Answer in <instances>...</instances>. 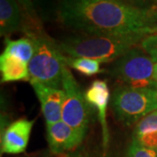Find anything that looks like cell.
Listing matches in <instances>:
<instances>
[{
	"mask_svg": "<svg viewBox=\"0 0 157 157\" xmlns=\"http://www.w3.org/2000/svg\"><path fill=\"white\" fill-rule=\"evenodd\" d=\"M35 121L19 119L4 128L1 135V154L18 155L25 151Z\"/></svg>",
	"mask_w": 157,
	"mask_h": 157,
	"instance_id": "cell-7",
	"label": "cell"
},
{
	"mask_svg": "<svg viewBox=\"0 0 157 157\" xmlns=\"http://www.w3.org/2000/svg\"><path fill=\"white\" fill-rule=\"evenodd\" d=\"M155 132H157V110L147 114L136 123L134 137H139Z\"/></svg>",
	"mask_w": 157,
	"mask_h": 157,
	"instance_id": "cell-16",
	"label": "cell"
},
{
	"mask_svg": "<svg viewBox=\"0 0 157 157\" xmlns=\"http://www.w3.org/2000/svg\"><path fill=\"white\" fill-rule=\"evenodd\" d=\"M140 47L145 51L147 54L150 57L152 60L157 62V33L148 34L140 42Z\"/></svg>",
	"mask_w": 157,
	"mask_h": 157,
	"instance_id": "cell-18",
	"label": "cell"
},
{
	"mask_svg": "<svg viewBox=\"0 0 157 157\" xmlns=\"http://www.w3.org/2000/svg\"><path fill=\"white\" fill-rule=\"evenodd\" d=\"M86 134L73 128L59 121L46 126V139L50 150L54 155H60L73 150L82 142Z\"/></svg>",
	"mask_w": 157,
	"mask_h": 157,
	"instance_id": "cell-8",
	"label": "cell"
},
{
	"mask_svg": "<svg viewBox=\"0 0 157 157\" xmlns=\"http://www.w3.org/2000/svg\"><path fill=\"white\" fill-rule=\"evenodd\" d=\"M34 47L33 40L26 37L21 39L12 40V39H6V46L3 53L15 57L21 61L29 64L32 58L33 57Z\"/></svg>",
	"mask_w": 157,
	"mask_h": 157,
	"instance_id": "cell-13",
	"label": "cell"
},
{
	"mask_svg": "<svg viewBox=\"0 0 157 157\" xmlns=\"http://www.w3.org/2000/svg\"><path fill=\"white\" fill-rule=\"evenodd\" d=\"M40 28L25 31L33 40V57L28 64L30 82H39L56 88H61L63 69L66 56L58 43L50 39Z\"/></svg>",
	"mask_w": 157,
	"mask_h": 157,
	"instance_id": "cell-3",
	"label": "cell"
},
{
	"mask_svg": "<svg viewBox=\"0 0 157 157\" xmlns=\"http://www.w3.org/2000/svg\"><path fill=\"white\" fill-rule=\"evenodd\" d=\"M78 1H81V0H61V3H74Z\"/></svg>",
	"mask_w": 157,
	"mask_h": 157,
	"instance_id": "cell-22",
	"label": "cell"
},
{
	"mask_svg": "<svg viewBox=\"0 0 157 157\" xmlns=\"http://www.w3.org/2000/svg\"><path fill=\"white\" fill-rule=\"evenodd\" d=\"M111 107L114 116L121 123L127 126L137 123L157 110V89L119 86L113 93Z\"/></svg>",
	"mask_w": 157,
	"mask_h": 157,
	"instance_id": "cell-4",
	"label": "cell"
},
{
	"mask_svg": "<svg viewBox=\"0 0 157 157\" xmlns=\"http://www.w3.org/2000/svg\"><path fill=\"white\" fill-rule=\"evenodd\" d=\"M157 33V30H156V32H155V33Z\"/></svg>",
	"mask_w": 157,
	"mask_h": 157,
	"instance_id": "cell-23",
	"label": "cell"
},
{
	"mask_svg": "<svg viewBox=\"0 0 157 157\" xmlns=\"http://www.w3.org/2000/svg\"><path fill=\"white\" fill-rule=\"evenodd\" d=\"M66 63L68 67L75 69L86 76H93L101 73V62L86 58H71L66 56Z\"/></svg>",
	"mask_w": 157,
	"mask_h": 157,
	"instance_id": "cell-14",
	"label": "cell"
},
{
	"mask_svg": "<svg viewBox=\"0 0 157 157\" xmlns=\"http://www.w3.org/2000/svg\"><path fill=\"white\" fill-rule=\"evenodd\" d=\"M24 15L17 0H0V34L7 36L17 31Z\"/></svg>",
	"mask_w": 157,
	"mask_h": 157,
	"instance_id": "cell-11",
	"label": "cell"
},
{
	"mask_svg": "<svg viewBox=\"0 0 157 157\" xmlns=\"http://www.w3.org/2000/svg\"><path fill=\"white\" fill-rule=\"evenodd\" d=\"M126 157H157V149L147 147L135 138H133Z\"/></svg>",
	"mask_w": 157,
	"mask_h": 157,
	"instance_id": "cell-17",
	"label": "cell"
},
{
	"mask_svg": "<svg viewBox=\"0 0 157 157\" xmlns=\"http://www.w3.org/2000/svg\"><path fill=\"white\" fill-rule=\"evenodd\" d=\"M154 67L155 62L137 45L113 61L108 72L128 86L157 89V81L153 78Z\"/></svg>",
	"mask_w": 157,
	"mask_h": 157,
	"instance_id": "cell-5",
	"label": "cell"
},
{
	"mask_svg": "<svg viewBox=\"0 0 157 157\" xmlns=\"http://www.w3.org/2000/svg\"><path fill=\"white\" fill-rule=\"evenodd\" d=\"M134 138H135L139 142L147 147L157 149V132L148 135H141L139 137H134Z\"/></svg>",
	"mask_w": 157,
	"mask_h": 157,
	"instance_id": "cell-19",
	"label": "cell"
},
{
	"mask_svg": "<svg viewBox=\"0 0 157 157\" xmlns=\"http://www.w3.org/2000/svg\"><path fill=\"white\" fill-rule=\"evenodd\" d=\"M0 71L2 82L30 80L28 64L3 52L0 56Z\"/></svg>",
	"mask_w": 157,
	"mask_h": 157,
	"instance_id": "cell-12",
	"label": "cell"
},
{
	"mask_svg": "<svg viewBox=\"0 0 157 157\" xmlns=\"http://www.w3.org/2000/svg\"><path fill=\"white\" fill-rule=\"evenodd\" d=\"M119 1L139 9H152L151 6L156 0H119Z\"/></svg>",
	"mask_w": 157,
	"mask_h": 157,
	"instance_id": "cell-20",
	"label": "cell"
},
{
	"mask_svg": "<svg viewBox=\"0 0 157 157\" xmlns=\"http://www.w3.org/2000/svg\"><path fill=\"white\" fill-rule=\"evenodd\" d=\"M31 85L40 102L46 126L61 121L64 99L63 90L39 82H31Z\"/></svg>",
	"mask_w": 157,
	"mask_h": 157,
	"instance_id": "cell-9",
	"label": "cell"
},
{
	"mask_svg": "<svg viewBox=\"0 0 157 157\" xmlns=\"http://www.w3.org/2000/svg\"><path fill=\"white\" fill-rule=\"evenodd\" d=\"M147 34L93 35L78 34L57 42L64 55L71 58H86L101 63L115 61L130 49L140 45Z\"/></svg>",
	"mask_w": 157,
	"mask_h": 157,
	"instance_id": "cell-2",
	"label": "cell"
},
{
	"mask_svg": "<svg viewBox=\"0 0 157 157\" xmlns=\"http://www.w3.org/2000/svg\"><path fill=\"white\" fill-rule=\"evenodd\" d=\"M153 78L154 79L157 81V62L155 63V67H154V74H153Z\"/></svg>",
	"mask_w": 157,
	"mask_h": 157,
	"instance_id": "cell-21",
	"label": "cell"
},
{
	"mask_svg": "<svg viewBox=\"0 0 157 157\" xmlns=\"http://www.w3.org/2000/svg\"><path fill=\"white\" fill-rule=\"evenodd\" d=\"M85 97L89 107L97 111L102 128L103 144L106 147L108 143V126L107 122V109L110 100V92L105 80L96 79L85 93Z\"/></svg>",
	"mask_w": 157,
	"mask_h": 157,
	"instance_id": "cell-10",
	"label": "cell"
},
{
	"mask_svg": "<svg viewBox=\"0 0 157 157\" xmlns=\"http://www.w3.org/2000/svg\"><path fill=\"white\" fill-rule=\"evenodd\" d=\"M23 11V15L30 23L29 28L40 27V15L39 13V0H17Z\"/></svg>",
	"mask_w": 157,
	"mask_h": 157,
	"instance_id": "cell-15",
	"label": "cell"
},
{
	"mask_svg": "<svg viewBox=\"0 0 157 157\" xmlns=\"http://www.w3.org/2000/svg\"><path fill=\"white\" fill-rule=\"evenodd\" d=\"M61 89L64 93L61 120L73 128L86 134L90 121V107L67 65L63 69Z\"/></svg>",
	"mask_w": 157,
	"mask_h": 157,
	"instance_id": "cell-6",
	"label": "cell"
},
{
	"mask_svg": "<svg viewBox=\"0 0 157 157\" xmlns=\"http://www.w3.org/2000/svg\"><path fill=\"white\" fill-rule=\"evenodd\" d=\"M59 18L79 33L93 35L155 33L157 12L119 0H81L60 3Z\"/></svg>",
	"mask_w": 157,
	"mask_h": 157,
	"instance_id": "cell-1",
	"label": "cell"
}]
</instances>
